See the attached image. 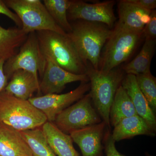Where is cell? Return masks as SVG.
<instances>
[{
	"instance_id": "cell-1",
	"label": "cell",
	"mask_w": 156,
	"mask_h": 156,
	"mask_svg": "<svg viewBox=\"0 0 156 156\" xmlns=\"http://www.w3.org/2000/svg\"><path fill=\"white\" fill-rule=\"evenodd\" d=\"M67 33L80 57L87 65L98 69L101 51L111 35L112 30L102 23L76 20Z\"/></svg>"
},
{
	"instance_id": "cell-2",
	"label": "cell",
	"mask_w": 156,
	"mask_h": 156,
	"mask_svg": "<svg viewBox=\"0 0 156 156\" xmlns=\"http://www.w3.org/2000/svg\"><path fill=\"white\" fill-rule=\"evenodd\" d=\"M39 46L45 57L52 59L68 72L77 75L87 74V65L80 57L67 35L55 32H36Z\"/></svg>"
},
{
	"instance_id": "cell-3",
	"label": "cell",
	"mask_w": 156,
	"mask_h": 156,
	"mask_svg": "<svg viewBox=\"0 0 156 156\" xmlns=\"http://www.w3.org/2000/svg\"><path fill=\"white\" fill-rule=\"evenodd\" d=\"M125 73L119 68L104 72L87 64V75L90 82L89 93L93 105L110 130V109L116 92L125 78Z\"/></svg>"
},
{
	"instance_id": "cell-4",
	"label": "cell",
	"mask_w": 156,
	"mask_h": 156,
	"mask_svg": "<svg viewBox=\"0 0 156 156\" xmlns=\"http://www.w3.org/2000/svg\"><path fill=\"white\" fill-rule=\"evenodd\" d=\"M47 117L28 100L3 91L0 94V122L20 131L41 128Z\"/></svg>"
},
{
	"instance_id": "cell-5",
	"label": "cell",
	"mask_w": 156,
	"mask_h": 156,
	"mask_svg": "<svg viewBox=\"0 0 156 156\" xmlns=\"http://www.w3.org/2000/svg\"><path fill=\"white\" fill-rule=\"evenodd\" d=\"M6 5L19 17L25 33L49 30L67 34L53 20L40 0H5Z\"/></svg>"
},
{
	"instance_id": "cell-6",
	"label": "cell",
	"mask_w": 156,
	"mask_h": 156,
	"mask_svg": "<svg viewBox=\"0 0 156 156\" xmlns=\"http://www.w3.org/2000/svg\"><path fill=\"white\" fill-rule=\"evenodd\" d=\"M141 38L140 33L112 30L101 54L98 70L107 72L128 60Z\"/></svg>"
},
{
	"instance_id": "cell-7",
	"label": "cell",
	"mask_w": 156,
	"mask_h": 156,
	"mask_svg": "<svg viewBox=\"0 0 156 156\" xmlns=\"http://www.w3.org/2000/svg\"><path fill=\"white\" fill-rule=\"evenodd\" d=\"M46 62V57L39 46L36 32H31L28 34L19 52L5 62L3 69L8 80L18 70L29 72L37 78L39 73L42 78Z\"/></svg>"
},
{
	"instance_id": "cell-8",
	"label": "cell",
	"mask_w": 156,
	"mask_h": 156,
	"mask_svg": "<svg viewBox=\"0 0 156 156\" xmlns=\"http://www.w3.org/2000/svg\"><path fill=\"white\" fill-rule=\"evenodd\" d=\"M102 121L89 92L57 115L53 123L60 131L69 134Z\"/></svg>"
},
{
	"instance_id": "cell-9",
	"label": "cell",
	"mask_w": 156,
	"mask_h": 156,
	"mask_svg": "<svg viewBox=\"0 0 156 156\" xmlns=\"http://www.w3.org/2000/svg\"><path fill=\"white\" fill-rule=\"evenodd\" d=\"M115 1L89 4L83 1H70L67 11L69 21L83 20L102 23L112 28L116 18L114 11Z\"/></svg>"
},
{
	"instance_id": "cell-10",
	"label": "cell",
	"mask_w": 156,
	"mask_h": 156,
	"mask_svg": "<svg viewBox=\"0 0 156 156\" xmlns=\"http://www.w3.org/2000/svg\"><path fill=\"white\" fill-rule=\"evenodd\" d=\"M90 82H81L73 91L65 94H53L32 97L28 101L53 123L57 115L75 103L90 91Z\"/></svg>"
},
{
	"instance_id": "cell-11",
	"label": "cell",
	"mask_w": 156,
	"mask_h": 156,
	"mask_svg": "<svg viewBox=\"0 0 156 156\" xmlns=\"http://www.w3.org/2000/svg\"><path fill=\"white\" fill-rule=\"evenodd\" d=\"M46 58V68L39 84V93H42V95L59 94L65 89L67 84L73 82H89L87 74L70 73L58 66L50 58Z\"/></svg>"
},
{
	"instance_id": "cell-12",
	"label": "cell",
	"mask_w": 156,
	"mask_h": 156,
	"mask_svg": "<svg viewBox=\"0 0 156 156\" xmlns=\"http://www.w3.org/2000/svg\"><path fill=\"white\" fill-rule=\"evenodd\" d=\"M107 127L102 122L96 125L73 131L69 134L73 142L80 149L83 156H103L104 136Z\"/></svg>"
},
{
	"instance_id": "cell-13",
	"label": "cell",
	"mask_w": 156,
	"mask_h": 156,
	"mask_svg": "<svg viewBox=\"0 0 156 156\" xmlns=\"http://www.w3.org/2000/svg\"><path fill=\"white\" fill-rule=\"evenodd\" d=\"M151 11L138 8L126 0L120 1L118 4L119 20L113 30L141 33L150 21Z\"/></svg>"
},
{
	"instance_id": "cell-14",
	"label": "cell",
	"mask_w": 156,
	"mask_h": 156,
	"mask_svg": "<svg viewBox=\"0 0 156 156\" xmlns=\"http://www.w3.org/2000/svg\"><path fill=\"white\" fill-rule=\"evenodd\" d=\"M122 86L131 98L136 114L142 118L150 128L156 132L155 114L151 109L145 97L138 87L136 76L126 75L122 82Z\"/></svg>"
},
{
	"instance_id": "cell-15",
	"label": "cell",
	"mask_w": 156,
	"mask_h": 156,
	"mask_svg": "<svg viewBox=\"0 0 156 156\" xmlns=\"http://www.w3.org/2000/svg\"><path fill=\"white\" fill-rule=\"evenodd\" d=\"M0 156H33L20 131L1 122Z\"/></svg>"
},
{
	"instance_id": "cell-16",
	"label": "cell",
	"mask_w": 156,
	"mask_h": 156,
	"mask_svg": "<svg viewBox=\"0 0 156 156\" xmlns=\"http://www.w3.org/2000/svg\"><path fill=\"white\" fill-rule=\"evenodd\" d=\"M38 78L23 70H18L11 76L4 91L14 97L28 100L34 92L39 93Z\"/></svg>"
},
{
	"instance_id": "cell-17",
	"label": "cell",
	"mask_w": 156,
	"mask_h": 156,
	"mask_svg": "<svg viewBox=\"0 0 156 156\" xmlns=\"http://www.w3.org/2000/svg\"><path fill=\"white\" fill-rule=\"evenodd\" d=\"M45 138L56 156H80L69 134L60 131L54 123L47 122L41 127Z\"/></svg>"
},
{
	"instance_id": "cell-18",
	"label": "cell",
	"mask_w": 156,
	"mask_h": 156,
	"mask_svg": "<svg viewBox=\"0 0 156 156\" xmlns=\"http://www.w3.org/2000/svg\"><path fill=\"white\" fill-rule=\"evenodd\" d=\"M113 128L112 135L115 142L138 135L154 136L156 135V132L137 115L123 119Z\"/></svg>"
},
{
	"instance_id": "cell-19",
	"label": "cell",
	"mask_w": 156,
	"mask_h": 156,
	"mask_svg": "<svg viewBox=\"0 0 156 156\" xmlns=\"http://www.w3.org/2000/svg\"><path fill=\"white\" fill-rule=\"evenodd\" d=\"M28 35L19 27L6 29L0 25V59L6 61L14 56Z\"/></svg>"
},
{
	"instance_id": "cell-20",
	"label": "cell",
	"mask_w": 156,
	"mask_h": 156,
	"mask_svg": "<svg viewBox=\"0 0 156 156\" xmlns=\"http://www.w3.org/2000/svg\"><path fill=\"white\" fill-rule=\"evenodd\" d=\"M156 40L145 39L140 52L122 69L127 74L138 75L151 72L152 59L155 51Z\"/></svg>"
},
{
	"instance_id": "cell-21",
	"label": "cell",
	"mask_w": 156,
	"mask_h": 156,
	"mask_svg": "<svg viewBox=\"0 0 156 156\" xmlns=\"http://www.w3.org/2000/svg\"><path fill=\"white\" fill-rule=\"evenodd\" d=\"M136 115L131 98L121 85L116 92L110 109L111 126L114 127L123 119Z\"/></svg>"
},
{
	"instance_id": "cell-22",
	"label": "cell",
	"mask_w": 156,
	"mask_h": 156,
	"mask_svg": "<svg viewBox=\"0 0 156 156\" xmlns=\"http://www.w3.org/2000/svg\"><path fill=\"white\" fill-rule=\"evenodd\" d=\"M33 156H56L45 138L41 127L20 131Z\"/></svg>"
},
{
	"instance_id": "cell-23",
	"label": "cell",
	"mask_w": 156,
	"mask_h": 156,
	"mask_svg": "<svg viewBox=\"0 0 156 156\" xmlns=\"http://www.w3.org/2000/svg\"><path fill=\"white\" fill-rule=\"evenodd\" d=\"M70 1L69 0H44L43 4L48 13L56 24L66 33L72 30L71 24L67 18V11Z\"/></svg>"
},
{
	"instance_id": "cell-24",
	"label": "cell",
	"mask_w": 156,
	"mask_h": 156,
	"mask_svg": "<svg viewBox=\"0 0 156 156\" xmlns=\"http://www.w3.org/2000/svg\"><path fill=\"white\" fill-rule=\"evenodd\" d=\"M136 83L150 107L156 113V78L151 72L136 76Z\"/></svg>"
},
{
	"instance_id": "cell-25",
	"label": "cell",
	"mask_w": 156,
	"mask_h": 156,
	"mask_svg": "<svg viewBox=\"0 0 156 156\" xmlns=\"http://www.w3.org/2000/svg\"><path fill=\"white\" fill-rule=\"evenodd\" d=\"M115 142L112 136L110 129L107 128L103 140L104 151L106 156H126L117 150Z\"/></svg>"
},
{
	"instance_id": "cell-26",
	"label": "cell",
	"mask_w": 156,
	"mask_h": 156,
	"mask_svg": "<svg viewBox=\"0 0 156 156\" xmlns=\"http://www.w3.org/2000/svg\"><path fill=\"white\" fill-rule=\"evenodd\" d=\"M156 37V11L152 10L151 13L150 21L145 26L142 32L141 37L155 40Z\"/></svg>"
},
{
	"instance_id": "cell-27",
	"label": "cell",
	"mask_w": 156,
	"mask_h": 156,
	"mask_svg": "<svg viewBox=\"0 0 156 156\" xmlns=\"http://www.w3.org/2000/svg\"><path fill=\"white\" fill-rule=\"evenodd\" d=\"M0 14L5 15L10 18L20 28H21L22 23L17 14L9 9L4 1L0 0Z\"/></svg>"
},
{
	"instance_id": "cell-28",
	"label": "cell",
	"mask_w": 156,
	"mask_h": 156,
	"mask_svg": "<svg viewBox=\"0 0 156 156\" xmlns=\"http://www.w3.org/2000/svg\"><path fill=\"white\" fill-rule=\"evenodd\" d=\"M127 2L140 9L146 10H155L156 8V0H126Z\"/></svg>"
},
{
	"instance_id": "cell-29",
	"label": "cell",
	"mask_w": 156,
	"mask_h": 156,
	"mask_svg": "<svg viewBox=\"0 0 156 156\" xmlns=\"http://www.w3.org/2000/svg\"><path fill=\"white\" fill-rule=\"evenodd\" d=\"M5 61L0 59V94L3 92L8 83V80L4 72V65Z\"/></svg>"
}]
</instances>
